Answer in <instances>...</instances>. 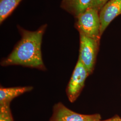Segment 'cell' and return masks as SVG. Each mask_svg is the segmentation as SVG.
Listing matches in <instances>:
<instances>
[{"mask_svg":"<svg viewBox=\"0 0 121 121\" xmlns=\"http://www.w3.org/2000/svg\"><path fill=\"white\" fill-rule=\"evenodd\" d=\"M47 26L44 24L35 31L26 30L19 26L21 39L8 56L1 61L0 65H21L45 71L46 68L42 59L41 44Z\"/></svg>","mask_w":121,"mask_h":121,"instance_id":"6da1fadb","label":"cell"},{"mask_svg":"<svg viewBox=\"0 0 121 121\" xmlns=\"http://www.w3.org/2000/svg\"><path fill=\"white\" fill-rule=\"evenodd\" d=\"M76 18L75 26L79 34L99 41L100 22L98 10L88 8Z\"/></svg>","mask_w":121,"mask_h":121,"instance_id":"7a4b0ae2","label":"cell"},{"mask_svg":"<svg viewBox=\"0 0 121 121\" xmlns=\"http://www.w3.org/2000/svg\"><path fill=\"white\" fill-rule=\"evenodd\" d=\"M79 35L80 48L78 59L84 65L90 75L94 69L99 41L82 34Z\"/></svg>","mask_w":121,"mask_h":121,"instance_id":"3957f363","label":"cell"},{"mask_svg":"<svg viewBox=\"0 0 121 121\" xmlns=\"http://www.w3.org/2000/svg\"><path fill=\"white\" fill-rule=\"evenodd\" d=\"M89 75L86 67L78 59L66 88V94L70 102L73 103L77 99L84 86L86 79Z\"/></svg>","mask_w":121,"mask_h":121,"instance_id":"277c9868","label":"cell"},{"mask_svg":"<svg viewBox=\"0 0 121 121\" xmlns=\"http://www.w3.org/2000/svg\"><path fill=\"white\" fill-rule=\"evenodd\" d=\"M101 117L99 114H82L75 112L66 107L61 102L55 104L52 114L49 121H99Z\"/></svg>","mask_w":121,"mask_h":121,"instance_id":"5b68a950","label":"cell"},{"mask_svg":"<svg viewBox=\"0 0 121 121\" xmlns=\"http://www.w3.org/2000/svg\"><path fill=\"white\" fill-rule=\"evenodd\" d=\"M121 14V0H109L99 12L101 36L108 25Z\"/></svg>","mask_w":121,"mask_h":121,"instance_id":"8992f818","label":"cell"},{"mask_svg":"<svg viewBox=\"0 0 121 121\" xmlns=\"http://www.w3.org/2000/svg\"><path fill=\"white\" fill-rule=\"evenodd\" d=\"M32 86H15L0 88V105L10 104L14 98L24 93L32 91Z\"/></svg>","mask_w":121,"mask_h":121,"instance_id":"52a82bcc","label":"cell"},{"mask_svg":"<svg viewBox=\"0 0 121 121\" xmlns=\"http://www.w3.org/2000/svg\"><path fill=\"white\" fill-rule=\"evenodd\" d=\"M92 0H62L60 7L75 17L89 7Z\"/></svg>","mask_w":121,"mask_h":121,"instance_id":"ba28073f","label":"cell"},{"mask_svg":"<svg viewBox=\"0 0 121 121\" xmlns=\"http://www.w3.org/2000/svg\"><path fill=\"white\" fill-rule=\"evenodd\" d=\"M22 0H0V24L9 16Z\"/></svg>","mask_w":121,"mask_h":121,"instance_id":"9c48e42d","label":"cell"},{"mask_svg":"<svg viewBox=\"0 0 121 121\" xmlns=\"http://www.w3.org/2000/svg\"><path fill=\"white\" fill-rule=\"evenodd\" d=\"M0 121H13L10 104L0 105Z\"/></svg>","mask_w":121,"mask_h":121,"instance_id":"30bf717a","label":"cell"},{"mask_svg":"<svg viewBox=\"0 0 121 121\" xmlns=\"http://www.w3.org/2000/svg\"><path fill=\"white\" fill-rule=\"evenodd\" d=\"M109 0H92L89 8L95 9L99 12Z\"/></svg>","mask_w":121,"mask_h":121,"instance_id":"8fae6325","label":"cell"},{"mask_svg":"<svg viewBox=\"0 0 121 121\" xmlns=\"http://www.w3.org/2000/svg\"><path fill=\"white\" fill-rule=\"evenodd\" d=\"M120 118H121L118 115H115L114 117H112L108 119H106V120H100L99 121H118V120Z\"/></svg>","mask_w":121,"mask_h":121,"instance_id":"7c38bea8","label":"cell"},{"mask_svg":"<svg viewBox=\"0 0 121 121\" xmlns=\"http://www.w3.org/2000/svg\"><path fill=\"white\" fill-rule=\"evenodd\" d=\"M118 121H121V118H120V119L118 120Z\"/></svg>","mask_w":121,"mask_h":121,"instance_id":"4fadbf2b","label":"cell"}]
</instances>
